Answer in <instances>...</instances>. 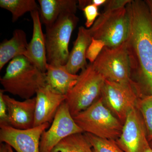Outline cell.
Instances as JSON below:
<instances>
[{"label": "cell", "mask_w": 152, "mask_h": 152, "mask_svg": "<svg viewBox=\"0 0 152 152\" xmlns=\"http://www.w3.org/2000/svg\"><path fill=\"white\" fill-rule=\"evenodd\" d=\"M127 7L131 19L126 43L131 79L142 96L152 95V14L145 1H132Z\"/></svg>", "instance_id": "cell-1"}, {"label": "cell", "mask_w": 152, "mask_h": 152, "mask_svg": "<svg viewBox=\"0 0 152 152\" xmlns=\"http://www.w3.org/2000/svg\"><path fill=\"white\" fill-rule=\"evenodd\" d=\"M0 82L5 92L27 99L45 86V73L25 56H19L10 62Z\"/></svg>", "instance_id": "cell-2"}, {"label": "cell", "mask_w": 152, "mask_h": 152, "mask_svg": "<svg viewBox=\"0 0 152 152\" xmlns=\"http://www.w3.org/2000/svg\"><path fill=\"white\" fill-rule=\"evenodd\" d=\"M73 118L83 133L101 138L116 140L122 130L123 124L106 107L101 96Z\"/></svg>", "instance_id": "cell-3"}, {"label": "cell", "mask_w": 152, "mask_h": 152, "mask_svg": "<svg viewBox=\"0 0 152 152\" xmlns=\"http://www.w3.org/2000/svg\"><path fill=\"white\" fill-rule=\"evenodd\" d=\"M126 6L104 10L100 14L89 28L93 39L103 41L109 48H116L126 42L131 27L130 16Z\"/></svg>", "instance_id": "cell-4"}, {"label": "cell", "mask_w": 152, "mask_h": 152, "mask_svg": "<svg viewBox=\"0 0 152 152\" xmlns=\"http://www.w3.org/2000/svg\"><path fill=\"white\" fill-rule=\"evenodd\" d=\"M75 14H63L54 23L46 27L45 38L48 64L65 66L67 62L71 36L79 21Z\"/></svg>", "instance_id": "cell-5"}, {"label": "cell", "mask_w": 152, "mask_h": 152, "mask_svg": "<svg viewBox=\"0 0 152 152\" xmlns=\"http://www.w3.org/2000/svg\"><path fill=\"white\" fill-rule=\"evenodd\" d=\"M105 80L92 64L82 70L76 84L66 96L65 102L73 117L88 108L100 97Z\"/></svg>", "instance_id": "cell-6"}, {"label": "cell", "mask_w": 152, "mask_h": 152, "mask_svg": "<svg viewBox=\"0 0 152 152\" xmlns=\"http://www.w3.org/2000/svg\"><path fill=\"white\" fill-rule=\"evenodd\" d=\"M92 64L105 80L121 83H133L126 42L116 48L105 46Z\"/></svg>", "instance_id": "cell-7"}, {"label": "cell", "mask_w": 152, "mask_h": 152, "mask_svg": "<svg viewBox=\"0 0 152 152\" xmlns=\"http://www.w3.org/2000/svg\"><path fill=\"white\" fill-rule=\"evenodd\" d=\"M101 97L106 107L124 124L128 113L137 107L141 96L133 82L121 83L105 80Z\"/></svg>", "instance_id": "cell-8"}, {"label": "cell", "mask_w": 152, "mask_h": 152, "mask_svg": "<svg viewBox=\"0 0 152 152\" xmlns=\"http://www.w3.org/2000/svg\"><path fill=\"white\" fill-rule=\"evenodd\" d=\"M83 133L64 102L58 110L51 126L44 131L40 142V152H53L60 142L69 136Z\"/></svg>", "instance_id": "cell-9"}, {"label": "cell", "mask_w": 152, "mask_h": 152, "mask_svg": "<svg viewBox=\"0 0 152 152\" xmlns=\"http://www.w3.org/2000/svg\"><path fill=\"white\" fill-rule=\"evenodd\" d=\"M115 141L124 152H145L150 147L144 121L137 107L128 113L121 135Z\"/></svg>", "instance_id": "cell-10"}, {"label": "cell", "mask_w": 152, "mask_h": 152, "mask_svg": "<svg viewBox=\"0 0 152 152\" xmlns=\"http://www.w3.org/2000/svg\"><path fill=\"white\" fill-rule=\"evenodd\" d=\"M50 124L46 123L25 130L0 125V142L10 146L17 152H40L42 134Z\"/></svg>", "instance_id": "cell-11"}, {"label": "cell", "mask_w": 152, "mask_h": 152, "mask_svg": "<svg viewBox=\"0 0 152 152\" xmlns=\"http://www.w3.org/2000/svg\"><path fill=\"white\" fill-rule=\"evenodd\" d=\"M35 98L34 127L53 122L58 110L65 102L66 96L57 93L45 85L38 90Z\"/></svg>", "instance_id": "cell-12"}, {"label": "cell", "mask_w": 152, "mask_h": 152, "mask_svg": "<svg viewBox=\"0 0 152 152\" xmlns=\"http://www.w3.org/2000/svg\"><path fill=\"white\" fill-rule=\"evenodd\" d=\"M3 97L7 107L10 126L22 130L34 127L35 114V97L23 101L17 100L4 94Z\"/></svg>", "instance_id": "cell-13"}, {"label": "cell", "mask_w": 152, "mask_h": 152, "mask_svg": "<svg viewBox=\"0 0 152 152\" xmlns=\"http://www.w3.org/2000/svg\"><path fill=\"white\" fill-rule=\"evenodd\" d=\"M33 21L32 37L28 45L25 56L43 72L48 65L45 35L43 33L39 10L31 13Z\"/></svg>", "instance_id": "cell-14"}, {"label": "cell", "mask_w": 152, "mask_h": 152, "mask_svg": "<svg viewBox=\"0 0 152 152\" xmlns=\"http://www.w3.org/2000/svg\"><path fill=\"white\" fill-rule=\"evenodd\" d=\"M92 39L89 29L86 28L83 26L79 28L77 37L65 65L67 69L71 73L77 75L80 70H82L87 67L88 64L86 55Z\"/></svg>", "instance_id": "cell-15"}, {"label": "cell", "mask_w": 152, "mask_h": 152, "mask_svg": "<svg viewBox=\"0 0 152 152\" xmlns=\"http://www.w3.org/2000/svg\"><path fill=\"white\" fill-rule=\"evenodd\" d=\"M79 75L70 73L65 66L48 64L46 86L61 94L66 96L76 84Z\"/></svg>", "instance_id": "cell-16"}, {"label": "cell", "mask_w": 152, "mask_h": 152, "mask_svg": "<svg viewBox=\"0 0 152 152\" xmlns=\"http://www.w3.org/2000/svg\"><path fill=\"white\" fill-rule=\"evenodd\" d=\"M77 1L75 0H39L41 22L46 27L54 23L63 14H76Z\"/></svg>", "instance_id": "cell-17"}, {"label": "cell", "mask_w": 152, "mask_h": 152, "mask_svg": "<svg viewBox=\"0 0 152 152\" xmlns=\"http://www.w3.org/2000/svg\"><path fill=\"white\" fill-rule=\"evenodd\" d=\"M28 45L24 31L19 29L15 30L10 39H5L0 45V70L15 58L25 56Z\"/></svg>", "instance_id": "cell-18"}, {"label": "cell", "mask_w": 152, "mask_h": 152, "mask_svg": "<svg viewBox=\"0 0 152 152\" xmlns=\"http://www.w3.org/2000/svg\"><path fill=\"white\" fill-rule=\"evenodd\" d=\"M53 152H94L91 144L83 133L74 134L63 140Z\"/></svg>", "instance_id": "cell-19"}, {"label": "cell", "mask_w": 152, "mask_h": 152, "mask_svg": "<svg viewBox=\"0 0 152 152\" xmlns=\"http://www.w3.org/2000/svg\"><path fill=\"white\" fill-rule=\"evenodd\" d=\"M0 7L10 12L13 23L26 13L39 10L35 0H1Z\"/></svg>", "instance_id": "cell-20"}, {"label": "cell", "mask_w": 152, "mask_h": 152, "mask_svg": "<svg viewBox=\"0 0 152 152\" xmlns=\"http://www.w3.org/2000/svg\"><path fill=\"white\" fill-rule=\"evenodd\" d=\"M143 120L149 142L152 141V95L141 97L137 106Z\"/></svg>", "instance_id": "cell-21"}, {"label": "cell", "mask_w": 152, "mask_h": 152, "mask_svg": "<svg viewBox=\"0 0 152 152\" xmlns=\"http://www.w3.org/2000/svg\"><path fill=\"white\" fill-rule=\"evenodd\" d=\"M85 134L91 144L94 152H124L115 140L101 138L88 133Z\"/></svg>", "instance_id": "cell-22"}, {"label": "cell", "mask_w": 152, "mask_h": 152, "mask_svg": "<svg viewBox=\"0 0 152 152\" xmlns=\"http://www.w3.org/2000/svg\"><path fill=\"white\" fill-rule=\"evenodd\" d=\"M105 46V45L103 41L92 39L91 42L87 50L86 55L87 59L89 61L91 64L94 63Z\"/></svg>", "instance_id": "cell-23"}, {"label": "cell", "mask_w": 152, "mask_h": 152, "mask_svg": "<svg viewBox=\"0 0 152 152\" xmlns=\"http://www.w3.org/2000/svg\"><path fill=\"white\" fill-rule=\"evenodd\" d=\"M82 10L86 18L85 25L87 28H91L100 14L99 12V7L91 4L85 7Z\"/></svg>", "instance_id": "cell-24"}, {"label": "cell", "mask_w": 152, "mask_h": 152, "mask_svg": "<svg viewBox=\"0 0 152 152\" xmlns=\"http://www.w3.org/2000/svg\"><path fill=\"white\" fill-rule=\"evenodd\" d=\"M4 91L0 90V125L10 126L7 107L3 95Z\"/></svg>", "instance_id": "cell-25"}, {"label": "cell", "mask_w": 152, "mask_h": 152, "mask_svg": "<svg viewBox=\"0 0 152 152\" xmlns=\"http://www.w3.org/2000/svg\"><path fill=\"white\" fill-rule=\"evenodd\" d=\"M132 0H107L104 5V11L125 7Z\"/></svg>", "instance_id": "cell-26"}, {"label": "cell", "mask_w": 152, "mask_h": 152, "mask_svg": "<svg viewBox=\"0 0 152 152\" xmlns=\"http://www.w3.org/2000/svg\"><path fill=\"white\" fill-rule=\"evenodd\" d=\"M107 0H91L89 1L90 4H94L99 7L102 6H104Z\"/></svg>", "instance_id": "cell-27"}, {"label": "cell", "mask_w": 152, "mask_h": 152, "mask_svg": "<svg viewBox=\"0 0 152 152\" xmlns=\"http://www.w3.org/2000/svg\"><path fill=\"white\" fill-rule=\"evenodd\" d=\"M0 152H9L8 145L4 143H1Z\"/></svg>", "instance_id": "cell-28"}, {"label": "cell", "mask_w": 152, "mask_h": 152, "mask_svg": "<svg viewBox=\"0 0 152 152\" xmlns=\"http://www.w3.org/2000/svg\"><path fill=\"white\" fill-rule=\"evenodd\" d=\"M145 1L146 3L147 6L149 9L150 12L152 14V0H146V1Z\"/></svg>", "instance_id": "cell-29"}, {"label": "cell", "mask_w": 152, "mask_h": 152, "mask_svg": "<svg viewBox=\"0 0 152 152\" xmlns=\"http://www.w3.org/2000/svg\"><path fill=\"white\" fill-rule=\"evenodd\" d=\"M8 152H14L12 148V147L10 146L9 145H8Z\"/></svg>", "instance_id": "cell-30"}, {"label": "cell", "mask_w": 152, "mask_h": 152, "mask_svg": "<svg viewBox=\"0 0 152 152\" xmlns=\"http://www.w3.org/2000/svg\"><path fill=\"white\" fill-rule=\"evenodd\" d=\"M145 152H152V148H151V147H149L145 151Z\"/></svg>", "instance_id": "cell-31"}, {"label": "cell", "mask_w": 152, "mask_h": 152, "mask_svg": "<svg viewBox=\"0 0 152 152\" xmlns=\"http://www.w3.org/2000/svg\"><path fill=\"white\" fill-rule=\"evenodd\" d=\"M150 145L151 148H152V141L150 142Z\"/></svg>", "instance_id": "cell-32"}]
</instances>
